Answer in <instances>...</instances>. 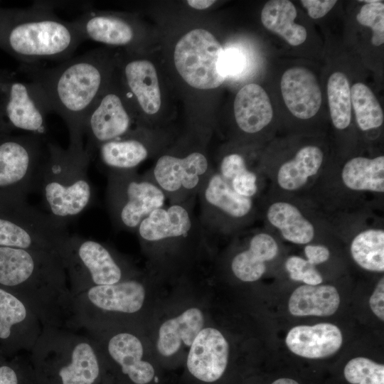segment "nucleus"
<instances>
[{"instance_id": "obj_8", "label": "nucleus", "mask_w": 384, "mask_h": 384, "mask_svg": "<svg viewBox=\"0 0 384 384\" xmlns=\"http://www.w3.org/2000/svg\"><path fill=\"white\" fill-rule=\"evenodd\" d=\"M162 190L146 174L131 170H110L106 203L113 225L119 230L136 231L155 209L164 206Z\"/></svg>"}, {"instance_id": "obj_6", "label": "nucleus", "mask_w": 384, "mask_h": 384, "mask_svg": "<svg viewBox=\"0 0 384 384\" xmlns=\"http://www.w3.org/2000/svg\"><path fill=\"white\" fill-rule=\"evenodd\" d=\"M66 225L26 201L0 203V247L48 252L62 259Z\"/></svg>"}, {"instance_id": "obj_2", "label": "nucleus", "mask_w": 384, "mask_h": 384, "mask_svg": "<svg viewBox=\"0 0 384 384\" xmlns=\"http://www.w3.org/2000/svg\"><path fill=\"white\" fill-rule=\"evenodd\" d=\"M20 70L37 89L48 113L63 119L69 136H84L87 114L106 84L105 55L92 50L50 68L21 64Z\"/></svg>"}, {"instance_id": "obj_15", "label": "nucleus", "mask_w": 384, "mask_h": 384, "mask_svg": "<svg viewBox=\"0 0 384 384\" xmlns=\"http://www.w3.org/2000/svg\"><path fill=\"white\" fill-rule=\"evenodd\" d=\"M131 124V117L121 96L105 87L84 123L85 144L90 158L102 144L127 134Z\"/></svg>"}, {"instance_id": "obj_37", "label": "nucleus", "mask_w": 384, "mask_h": 384, "mask_svg": "<svg viewBox=\"0 0 384 384\" xmlns=\"http://www.w3.org/2000/svg\"><path fill=\"white\" fill-rule=\"evenodd\" d=\"M285 268L292 279L301 281L307 285H319L323 282L314 265L299 256H291L285 262Z\"/></svg>"}, {"instance_id": "obj_29", "label": "nucleus", "mask_w": 384, "mask_h": 384, "mask_svg": "<svg viewBox=\"0 0 384 384\" xmlns=\"http://www.w3.org/2000/svg\"><path fill=\"white\" fill-rule=\"evenodd\" d=\"M324 160L322 151L316 146L302 148L294 158L279 168L277 182L281 188L294 191L302 187L308 178L319 170Z\"/></svg>"}, {"instance_id": "obj_1", "label": "nucleus", "mask_w": 384, "mask_h": 384, "mask_svg": "<svg viewBox=\"0 0 384 384\" xmlns=\"http://www.w3.org/2000/svg\"><path fill=\"white\" fill-rule=\"evenodd\" d=\"M0 287L21 298L43 327L75 330L62 259L48 252L0 247Z\"/></svg>"}, {"instance_id": "obj_16", "label": "nucleus", "mask_w": 384, "mask_h": 384, "mask_svg": "<svg viewBox=\"0 0 384 384\" xmlns=\"http://www.w3.org/2000/svg\"><path fill=\"white\" fill-rule=\"evenodd\" d=\"M201 203L200 222L205 231L220 215L243 218L252 210L250 198L240 196L218 172H211L198 193Z\"/></svg>"}, {"instance_id": "obj_25", "label": "nucleus", "mask_w": 384, "mask_h": 384, "mask_svg": "<svg viewBox=\"0 0 384 384\" xmlns=\"http://www.w3.org/2000/svg\"><path fill=\"white\" fill-rule=\"evenodd\" d=\"M339 304L340 296L334 286L304 284L292 292L288 308L296 316H328L337 311Z\"/></svg>"}, {"instance_id": "obj_4", "label": "nucleus", "mask_w": 384, "mask_h": 384, "mask_svg": "<svg viewBox=\"0 0 384 384\" xmlns=\"http://www.w3.org/2000/svg\"><path fill=\"white\" fill-rule=\"evenodd\" d=\"M82 135L69 136L66 149L47 142L36 182L37 191L55 220L66 225L91 204L94 192L87 175L91 159Z\"/></svg>"}, {"instance_id": "obj_7", "label": "nucleus", "mask_w": 384, "mask_h": 384, "mask_svg": "<svg viewBox=\"0 0 384 384\" xmlns=\"http://www.w3.org/2000/svg\"><path fill=\"white\" fill-rule=\"evenodd\" d=\"M46 138L0 128V203L26 201L35 191Z\"/></svg>"}, {"instance_id": "obj_32", "label": "nucleus", "mask_w": 384, "mask_h": 384, "mask_svg": "<svg viewBox=\"0 0 384 384\" xmlns=\"http://www.w3.org/2000/svg\"><path fill=\"white\" fill-rule=\"evenodd\" d=\"M327 95L330 115L334 127L344 129L351 120V97L348 80L341 72L334 73L329 78Z\"/></svg>"}, {"instance_id": "obj_45", "label": "nucleus", "mask_w": 384, "mask_h": 384, "mask_svg": "<svg viewBox=\"0 0 384 384\" xmlns=\"http://www.w3.org/2000/svg\"><path fill=\"white\" fill-rule=\"evenodd\" d=\"M11 77V75L8 73H0V92L4 88Z\"/></svg>"}, {"instance_id": "obj_26", "label": "nucleus", "mask_w": 384, "mask_h": 384, "mask_svg": "<svg viewBox=\"0 0 384 384\" xmlns=\"http://www.w3.org/2000/svg\"><path fill=\"white\" fill-rule=\"evenodd\" d=\"M297 9L292 2L287 0L267 1L261 12V21L264 26L283 38L293 46L303 43L306 37V28L294 23Z\"/></svg>"}, {"instance_id": "obj_22", "label": "nucleus", "mask_w": 384, "mask_h": 384, "mask_svg": "<svg viewBox=\"0 0 384 384\" xmlns=\"http://www.w3.org/2000/svg\"><path fill=\"white\" fill-rule=\"evenodd\" d=\"M123 75L130 92L147 114L156 113L161 107V92L156 70L149 60L134 59L123 67Z\"/></svg>"}, {"instance_id": "obj_27", "label": "nucleus", "mask_w": 384, "mask_h": 384, "mask_svg": "<svg viewBox=\"0 0 384 384\" xmlns=\"http://www.w3.org/2000/svg\"><path fill=\"white\" fill-rule=\"evenodd\" d=\"M267 217L280 230L283 238L291 242L306 244L314 238L313 225L292 204L276 202L269 207Z\"/></svg>"}, {"instance_id": "obj_20", "label": "nucleus", "mask_w": 384, "mask_h": 384, "mask_svg": "<svg viewBox=\"0 0 384 384\" xmlns=\"http://www.w3.org/2000/svg\"><path fill=\"white\" fill-rule=\"evenodd\" d=\"M285 342L294 354L317 359L334 354L341 348L343 337L341 330L336 325L320 323L314 326H297L291 329Z\"/></svg>"}, {"instance_id": "obj_39", "label": "nucleus", "mask_w": 384, "mask_h": 384, "mask_svg": "<svg viewBox=\"0 0 384 384\" xmlns=\"http://www.w3.org/2000/svg\"><path fill=\"white\" fill-rule=\"evenodd\" d=\"M229 184L236 193L247 198H251L257 191V176L248 169L235 177Z\"/></svg>"}, {"instance_id": "obj_30", "label": "nucleus", "mask_w": 384, "mask_h": 384, "mask_svg": "<svg viewBox=\"0 0 384 384\" xmlns=\"http://www.w3.org/2000/svg\"><path fill=\"white\" fill-rule=\"evenodd\" d=\"M97 150L100 160L110 170L135 169L149 156L143 142L124 136L102 144Z\"/></svg>"}, {"instance_id": "obj_31", "label": "nucleus", "mask_w": 384, "mask_h": 384, "mask_svg": "<svg viewBox=\"0 0 384 384\" xmlns=\"http://www.w3.org/2000/svg\"><path fill=\"white\" fill-rule=\"evenodd\" d=\"M354 261L362 268L371 271H384V231L369 229L358 233L351 244Z\"/></svg>"}, {"instance_id": "obj_43", "label": "nucleus", "mask_w": 384, "mask_h": 384, "mask_svg": "<svg viewBox=\"0 0 384 384\" xmlns=\"http://www.w3.org/2000/svg\"><path fill=\"white\" fill-rule=\"evenodd\" d=\"M307 261L312 265L323 263L330 257L329 250L324 245H308L304 248Z\"/></svg>"}, {"instance_id": "obj_38", "label": "nucleus", "mask_w": 384, "mask_h": 384, "mask_svg": "<svg viewBox=\"0 0 384 384\" xmlns=\"http://www.w3.org/2000/svg\"><path fill=\"white\" fill-rule=\"evenodd\" d=\"M247 170L244 158L238 154L224 156L218 172L228 183L237 176Z\"/></svg>"}, {"instance_id": "obj_34", "label": "nucleus", "mask_w": 384, "mask_h": 384, "mask_svg": "<svg viewBox=\"0 0 384 384\" xmlns=\"http://www.w3.org/2000/svg\"><path fill=\"white\" fill-rule=\"evenodd\" d=\"M346 380L351 384H384V366L365 357L349 361L343 370Z\"/></svg>"}, {"instance_id": "obj_35", "label": "nucleus", "mask_w": 384, "mask_h": 384, "mask_svg": "<svg viewBox=\"0 0 384 384\" xmlns=\"http://www.w3.org/2000/svg\"><path fill=\"white\" fill-rule=\"evenodd\" d=\"M0 384H36L30 361L18 355L0 365Z\"/></svg>"}, {"instance_id": "obj_10", "label": "nucleus", "mask_w": 384, "mask_h": 384, "mask_svg": "<svg viewBox=\"0 0 384 384\" xmlns=\"http://www.w3.org/2000/svg\"><path fill=\"white\" fill-rule=\"evenodd\" d=\"M223 52L222 46L210 32L193 29L175 46V67L190 86L201 90L214 89L225 79L221 69Z\"/></svg>"}, {"instance_id": "obj_24", "label": "nucleus", "mask_w": 384, "mask_h": 384, "mask_svg": "<svg viewBox=\"0 0 384 384\" xmlns=\"http://www.w3.org/2000/svg\"><path fill=\"white\" fill-rule=\"evenodd\" d=\"M203 323V315L197 308H190L178 316L167 320L159 331L158 351L162 356H169L178 351L182 343L191 346Z\"/></svg>"}, {"instance_id": "obj_21", "label": "nucleus", "mask_w": 384, "mask_h": 384, "mask_svg": "<svg viewBox=\"0 0 384 384\" xmlns=\"http://www.w3.org/2000/svg\"><path fill=\"white\" fill-rule=\"evenodd\" d=\"M236 123L243 132H260L271 122L273 110L265 90L259 85L250 83L237 93L234 101Z\"/></svg>"}, {"instance_id": "obj_42", "label": "nucleus", "mask_w": 384, "mask_h": 384, "mask_svg": "<svg viewBox=\"0 0 384 384\" xmlns=\"http://www.w3.org/2000/svg\"><path fill=\"white\" fill-rule=\"evenodd\" d=\"M370 307L380 320H384V278L378 283L369 299Z\"/></svg>"}, {"instance_id": "obj_14", "label": "nucleus", "mask_w": 384, "mask_h": 384, "mask_svg": "<svg viewBox=\"0 0 384 384\" xmlns=\"http://www.w3.org/2000/svg\"><path fill=\"white\" fill-rule=\"evenodd\" d=\"M95 342L100 361H109L121 375L133 384H148L154 376L153 366L142 359L141 340L129 331H119L105 337L97 331H85Z\"/></svg>"}, {"instance_id": "obj_47", "label": "nucleus", "mask_w": 384, "mask_h": 384, "mask_svg": "<svg viewBox=\"0 0 384 384\" xmlns=\"http://www.w3.org/2000/svg\"><path fill=\"white\" fill-rule=\"evenodd\" d=\"M7 358L0 353V365L4 362Z\"/></svg>"}, {"instance_id": "obj_17", "label": "nucleus", "mask_w": 384, "mask_h": 384, "mask_svg": "<svg viewBox=\"0 0 384 384\" xmlns=\"http://www.w3.org/2000/svg\"><path fill=\"white\" fill-rule=\"evenodd\" d=\"M228 354V343L218 330L202 329L191 345L187 358L188 369L200 380L216 381L225 370Z\"/></svg>"}, {"instance_id": "obj_13", "label": "nucleus", "mask_w": 384, "mask_h": 384, "mask_svg": "<svg viewBox=\"0 0 384 384\" xmlns=\"http://www.w3.org/2000/svg\"><path fill=\"white\" fill-rule=\"evenodd\" d=\"M43 326L34 311L21 298L0 287V353L6 358L30 352Z\"/></svg>"}, {"instance_id": "obj_5", "label": "nucleus", "mask_w": 384, "mask_h": 384, "mask_svg": "<svg viewBox=\"0 0 384 384\" xmlns=\"http://www.w3.org/2000/svg\"><path fill=\"white\" fill-rule=\"evenodd\" d=\"M43 327L30 351L36 384H99L101 361L94 341L85 332Z\"/></svg>"}, {"instance_id": "obj_3", "label": "nucleus", "mask_w": 384, "mask_h": 384, "mask_svg": "<svg viewBox=\"0 0 384 384\" xmlns=\"http://www.w3.org/2000/svg\"><path fill=\"white\" fill-rule=\"evenodd\" d=\"M83 41L71 21L58 18L44 1L27 8L0 7V49L21 64L63 62Z\"/></svg>"}, {"instance_id": "obj_19", "label": "nucleus", "mask_w": 384, "mask_h": 384, "mask_svg": "<svg viewBox=\"0 0 384 384\" xmlns=\"http://www.w3.org/2000/svg\"><path fill=\"white\" fill-rule=\"evenodd\" d=\"M82 39L110 46L130 45L135 38V29L127 18L118 15L92 9L71 21Z\"/></svg>"}, {"instance_id": "obj_11", "label": "nucleus", "mask_w": 384, "mask_h": 384, "mask_svg": "<svg viewBox=\"0 0 384 384\" xmlns=\"http://www.w3.org/2000/svg\"><path fill=\"white\" fill-rule=\"evenodd\" d=\"M211 172L207 157L192 151L184 156L162 155L147 174L171 203H183L193 201Z\"/></svg>"}, {"instance_id": "obj_41", "label": "nucleus", "mask_w": 384, "mask_h": 384, "mask_svg": "<svg viewBox=\"0 0 384 384\" xmlns=\"http://www.w3.org/2000/svg\"><path fill=\"white\" fill-rule=\"evenodd\" d=\"M335 0H302L301 4L307 10L309 16L317 19L324 16L336 4Z\"/></svg>"}, {"instance_id": "obj_18", "label": "nucleus", "mask_w": 384, "mask_h": 384, "mask_svg": "<svg viewBox=\"0 0 384 384\" xmlns=\"http://www.w3.org/2000/svg\"><path fill=\"white\" fill-rule=\"evenodd\" d=\"M284 102L297 118L314 117L321 105V92L315 75L306 68L294 67L287 70L281 79Z\"/></svg>"}, {"instance_id": "obj_12", "label": "nucleus", "mask_w": 384, "mask_h": 384, "mask_svg": "<svg viewBox=\"0 0 384 384\" xmlns=\"http://www.w3.org/2000/svg\"><path fill=\"white\" fill-rule=\"evenodd\" d=\"M48 111L35 86L12 76L0 92V128L46 137Z\"/></svg>"}, {"instance_id": "obj_28", "label": "nucleus", "mask_w": 384, "mask_h": 384, "mask_svg": "<svg viewBox=\"0 0 384 384\" xmlns=\"http://www.w3.org/2000/svg\"><path fill=\"white\" fill-rule=\"evenodd\" d=\"M341 177L345 186L355 191L384 192V156L355 157L344 165Z\"/></svg>"}, {"instance_id": "obj_33", "label": "nucleus", "mask_w": 384, "mask_h": 384, "mask_svg": "<svg viewBox=\"0 0 384 384\" xmlns=\"http://www.w3.org/2000/svg\"><path fill=\"white\" fill-rule=\"evenodd\" d=\"M351 105L359 128L367 131L380 127L384 116L382 107L372 90L362 82L351 88Z\"/></svg>"}, {"instance_id": "obj_23", "label": "nucleus", "mask_w": 384, "mask_h": 384, "mask_svg": "<svg viewBox=\"0 0 384 384\" xmlns=\"http://www.w3.org/2000/svg\"><path fill=\"white\" fill-rule=\"evenodd\" d=\"M278 245L269 234L258 233L250 240L248 249L236 255L231 269L235 276L243 282L258 280L266 271L265 262L273 260L278 253Z\"/></svg>"}, {"instance_id": "obj_46", "label": "nucleus", "mask_w": 384, "mask_h": 384, "mask_svg": "<svg viewBox=\"0 0 384 384\" xmlns=\"http://www.w3.org/2000/svg\"><path fill=\"white\" fill-rule=\"evenodd\" d=\"M272 384H299L297 381L290 378H279L274 381Z\"/></svg>"}, {"instance_id": "obj_9", "label": "nucleus", "mask_w": 384, "mask_h": 384, "mask_svg": "<svg viewBox=\"0 0 384 384\" xmlns=\"http://www.w3.org/2000/svg\"><path fill=\"white\" fill-rule=\"evenodd\" d=\"M62 261L73 297L92 287L129 279L125 277V267L111 249L77 234L70 235Z\"/></svg>"}, {"instance_id": "obj_44", "label": "nucleus", "mask_w": 384, "mask_h": 384, "mask_svg": "<svg viewBox=\"0 0 384 384\" xmlns=\"http://www.w3.org/2000/svg\"><path fill=\"white\" fill-rule=\"evenodd\" d=\"M215 1L213 0H188L187 4L196 9H205L210 6Z\"/></svg>"}, {"instance_id": "obj_40", "label": "nucleus", "mask_w": 384, "mask_h": 384, "mask_svg": "<svg viewBox=\"0 0 384 384\" xmlns=\"http://www.w3.org/2000/svg\"><path fill=\"white\" fill-rule=\"evenodd\" d=\"M244 65L245 57L239 50L232 48L224 50L221 60V69L225 77L240 73L244 68Z\"/></svg>"}, {"instance_id": "obj_36", "label": "nucleus", "mask_w": 384, "mask_h": 384, "mask_svg": "<svg viewBox=\"0 0 384 384\" xmlns=\"http://www.w3.org/2000/svg\"><path fill=\"white\" fill-rule=\"evenodd\" d=\"M363 26L370 27L373 31L371 42L379 46L384 43V4L382 1L364 4L356 16Z\"/></svg>"}]
</instances>
